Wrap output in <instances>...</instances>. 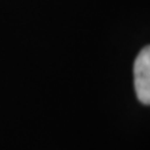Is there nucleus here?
I'll return each mask as SVG.
<instances>
[{
	"mask_svg": "<svg viewBox=\"0 0 150 150\" xmlns=\"http://www.w3.org/2000/svg\"><path fill=\"white\" fill-rule=\"evenodd\" d=\"M134 86L140 103L150 105V45L142 49L135 59Z\"/></svg>",
	"mask_w": 150,
	"mask_h": 150,
	"instance_id": "1",
	"label": "nucleus"
}]
</instances>
